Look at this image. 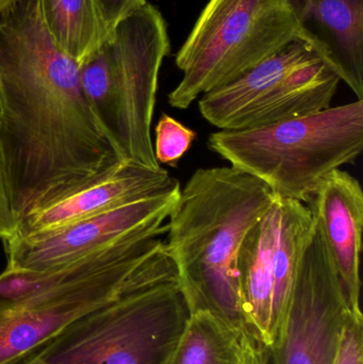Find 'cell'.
<instances>
[{
	"label": "cell",
	"mask_w": 363,
	"mask_h": 364,
	"mask_svg": "<svg viewBox=\"0 0 363 364\" xmlns=\"http://www.w3.org/2000/svg\"><path fill=\"white\" fill-rule=\"evenodd\" d=\"M0 155L17 223L123 164L38 0H16L0 15Z\"/></svg>",
	"instance_id": "6da1fadb"
},
{
	"label": "cell",
	"mask_w": 363,
	"mask_h": 364,
	"mask_svg": "<svg viewBox=\"0 0 363 364\" xmlns=\"http://www.w3.org/2000/svg\"><path fill=\"white\" fill-rule=\"evenodd\" d=\"M275 197L266 183L232 166L200 168L180 188L164 244L190 314L208 311L244 327L239 250Z\"/></svg>",
	"instance_id": "7a4b0ae2"
},
{
	"label": "cell",
	"mask_w": 363,
	"mask_h": 364,
	"mask_svg": "<svg viewBox=\"0 0 363 364\" xmlns=\"http://www.w3.org/2000/svg\"><path fill=\"white\" fill-rule=\"evenodd\" d=\"M189 318L176 267L164 247L121 294L19 363L162 364Z\"/></svg>",
	"instance_id": "3957f363"
},
{
	"label": "cell",
	"mask_w": 363,
	"mask_h": 364,
	"mask_svg": "<svg viewBox=\"0 0 363 364\" xmlns=\"http://www.w3.org/2000/svg\"><path fill=\"white\" fill-rule=\"evenodd\" d=\"M170 53L168 28L151 4L119 21L89 57L79 62L85 98L123 162L160 168L151 128L159 70Z\"/></svg>",
	"instance_id": "277c9868"
},
{
	"label": "cell",
	"mask_w": 363,
	"mask_h": 364,
	"mask_svg": "<svg viewBox=\"0 0 363 364\" xmlns=\"http://www.w3.org/2000/svg\"><path fill=\"white\" fill-rule=\"evenodd\" d=\"M208 146L274 195L306 203L327 175L363 149V100L264 127L220 130Z\"/></svg>",
	"instance_id": "5b68a950"
},
{
	"label": "cell",
	"mask_w": 363,
	"mask_h": 364,
	"mask_svg": "<svg viewBox=\"0 0 363 364\" xmlns=\"http://www.w3.org/2000/svg\"><path fill=\"white\" fill-rule=\"evenodd\" d=\"M298 38L289 0H209L177 53L183 78L168 104L185 110Z\"/></svg>",
	"instance_id": "8992f818"
},
{
	"label": "cell",
	"mask_w": 363,
	"mask_h": 364,
	"mask_svg": "<svg viewBox=\"0 0 363 364\" xmlns=\"http://www.w3.org/2000/svg\"><path fill=\"white\" fill-rule=\"evenodd\" d=\"M340 78L298 38L239 78L200 96V114L220 130L264 127L330 108Z\"/></svg>",
	"instance_id": "52a82bcc"
},
{
	"label": "cell",
	"mask_w": 363,
	"mask_h": 364,
	"mask_svg": "<svg viewBox=\"0 0 363 364\" xmlns=\"http://www.w3.org/2000/svg\"><path fill=\"white\" fill-rule=\"evenodd\" d=\"M315 225L304 203L276 196L241 244L237 265L243 323L266 350L276 338Z\"/></svg>",
	"instance_id": "ba28073f"
},
{
	"label": "cell",
	"mask_w": 363,
	"mask_h": 364,
	"mask_svg": "<svg viewBox=\"0 0 363 364\" xmlns=\"http://www.w3.org/2000/svg\"><path fill=\"white\" fill-rule=\"evenodd\" d=\"M319 226L309 239L268 364H334L351 311Z\"/></svg>",
	"instance_id": "9c48e42d"
},
{
	"label": "cell",
	"mask_w": 363,
	"mask_h": 364,
	"mask_svg": "<svg viewBox=\"0 0 363 364\" xmlns=\"http://www.w3.org/2000/svg\"><path fill=\"white\" fill-rule=\"evenodd\" d=\"M159 235L90 277L0 312V364H16L55 339L66 327L121 294L164 248Z\"/></svg>",
	"instance_id": "30bf717a"
},
{
	"label": "cell",
	"mask_w": 363,
	"mask_h": 364,
	"mask_svg": "<svg viewBox=\"0 0 363 364\" xmlns=\"http://www.w3.org/2000/svg\"><path fill=\"white\" fill-rule=\"evenodd\" d=\"M180 194L168 190L32 237L4 240L6 269L43 272L67 264L136 231L164 225Z\"/></svg>",
	"instance_id": "8fae6325"
},
{
	"label": "cell",
	"mask_w": 363,
	"mask_h": 364,
	"mask_svg": "<svg viewBox=\"0 0 363 364\" xmlns=\"http://www.w3.org/2000/svg\"><path fill=\"white\" fill-rule=\"evenodd\" d=\"M305 205L323 235L345 296L354 312L360 309V252L363 227V191L345 171L325 177Z\"/></svg>",
	"instance_id": "7c38bea8"
},
{
	"label": "cell",
	"mask_w": 363,
	"mask_h": 364,
	"mask_svg": "<svg viewBox=\"0 0 363 364\" xmlns=\"http://www.w3.org/2000/svg\"><path fill=\"white\" fill-rule=\"evenodd\" d=\"M166 168L123 162L99 181L33 212L17 223L13 235L28 237L159 194L176 184Z\"/></svg>",
	"instance_id": "4fadbf2b"
},
{
	"label": "cell",
	"mask_w": 363,
	"mask_h": 364,
	"mask_svg": "<svg viewBox=\"0 0 363 364\" xmlns=\"http://www.w3.org/2000/svg\"><path fill=\"white\" fill-rule=\"evenodd\" d=\"M298 38L363 100V0H289Z\"/></svg>",
	"instance_id": "5bb4252c"
},
{
	"label": "cell",
	"mask_w": 363,
	"mask_h": 364,
	"mask_svg": "<svg viewBox=\"0 0 363 364\" xmlns=\"http://www.w3.org/2000/svg\"><path fill=\"white\" fill-rule=\"evenodd\" d=\"M168 225L143 229L67 264L43 272L4 269L0 274V312L18 307L40 295L90 277L125 257L139 243L166 235Z\"/></svg>",
	"instance_id": "9a60e30c"
},
{
	"label": "cell",
	"mask_w": 363,
	"mask_h": 364,
	"mask_svg": "<svg viewBox=\"0 0 363 364\" xmlns=\"http://www.w3.org/2000/svg\"><path fill=\"white\" fill-rule=\"evenodd\" d=\"M38 4L51 38L78 63L110 34L96 0H38Z\"/></svg>",
	"instance_id": "2e32d148"
},
{
	"label": "cell",
	"mask_w": 363,
	"mask_h": 364,
	"mask_svg": "<svg viewBox=\"0 0 363 364\" xmlns=\"http://www.w3.org/2000/svg\"><path fill=\"white\" fill-rule=\"evenodd\" d=\"M243 329L210 312H194L162 364H239Z\"/></svg>",
	"instance_id": "e0dca14e"
},
{
	"label": "cell",
	"mask_w": 363,
	"mask_h": 364,
	"mask_svg": "<svg viewBox=\"0 0 363 364\" xmlns=\"http://www.w3.org/2000/svg\"><path fill=\"white\" fill-rule=\"evenodd\" d=\"M196 139V132L174 117L162 114L155 128L153 154L159 164L176 168Z\"/></svg>",
	"instance_id": "ac0fdd59"
},
{
	"label": "cell",
	"mask_w": 363,
	"mask_h": 364,
	"mask_svg": "<svg viewBox=\"0 0 363 364\" xmlns=\"http://www.w3.org/2000/svg\"><path fill=\"white\" fill-rule=\"evenodd\" d=\"M334 364H363L362 312H349L341 331Z\"/></svg>",
	"instance_id": "d6986e66"
},
{
	"label": "cell",
	"mask_w": 363,
	"mask_h": 364,
	"mask_svg": "<svg viewBox=\"0 0 363 364\" xmlns=\"http://www.w3.org/2000/svg\"><path fill=\"white\" fill-rule=\"evenodd\" d=\"M102 21L109 32L128 15L146 4V0H96Z\"/></svg>",
	"instance_id": "ffe728a7"
},
{
	"label": "cell",
	"mask_w": 363,
	"mask_h": 364,
	"mask_svg": "<svg viewBox=\"0 0 363 364\" xmlns=\"http://www.w3.org/2000/svg\"><path fill=\"white\" fill-rule=\"evenodd\" d=\"M17 220L11 208L6 188V177H4V166H2L1 155H0V240L12 237L16 230Z\"/></svg>",
	"instance_id": "44dd1931"
},
{
	"label": "cell",
	"mask_w": 363,
	"mask_h": 364,
	"mask_svg": "<svg viewBox=\"0 0 363 364\" xmlns=\"http://www.w3.org/2000/svg\"><path fill=\"white\" fill-rule=\"evenodd\" d=\"M239 364H268L266 348L254 340H244L241 344Z\"/></svg>",
	"instance_id": "7402d4cb"
},
{
	"label": "cell",
	"mask_w": 363,
	"mask_h": 364,
	"mask_svg": "<svg viewBox=\"0 0 363 364\" xmlns=\"http://www.w3.org/2000/svg\"><path fill=\"white\" fill-rule=\"evenodd\" d=\"M16 0H0V15L6 12Z\"/></svg>",
	"instance_id": "603a6c76"
},
{
	"label": "cell",
	"mask_w": 363,
	"mask_h": 364,
	"mask_svg": "<svg viewBox=\"0 0 363 364\" xmlns=\"http://www.w3.org/2000/svg\"><path fill=\"white\" fill-rule=\"evenodd\" d=\"M16 364H34V363H16Z\"/></svg>",
	"instance_id": "cb8c5ba5"
}]
</instances>
